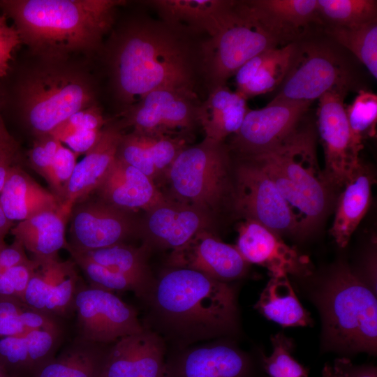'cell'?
<instances>
[{"label": "cell", "mask_w": 377, "mask_h": 377, "mask_svg": "<svg viewBox=\"0 0 377 377\" xmlns=\"http://www.w3.org/2000/svg\"><path fill=\"white\" fill-rule=\"evenodd\" d=\"M192 35L161 20L139 18L112 36L108 64L116 96L125 108L156 89L196 94L197 82L202 79L201 43H193Z\"/></svg>", "instance_id": "1"}, {"label": "cell", "mask_w": 377, "mask_h": 377, "mask_svg": "<svg viewBox=\"0 0 377 377\" xmlns=\"http://www.w3.org/2000/svg\"><path fill=\"white\" fill-rule=\"evenodd\" d=\"M144 302L148 306L144 327L175 350L228 334L237 325L232 287L189 269H167Z\"/></svg>", "instance_id": "2"}, {"label": "cell", "mask_w": 377, "mask_h": 377, "mask_svg": "<svg viewBox=\"0 0 377 377\" xmlns=\"http://www.w3.org/2000/svg\"><path fill=\"white\" fill-rule=\"evenodd\" d=\"M121 0H3L22 42L36 54L59 61L73 52L99 47Z\"/></svg>", "instance_id": "3"}, {"label": "cell", "mask_w": 377, "mask_h": 377, "mask_svg": "<svg viewBox=\"0 0 377 377\" xmlns=\"http://www.w3.org/2000/svg\"><path fill=\"white\" fill-rule=\"evenodd\" d=\"M157 186L166 199L198 209L216 226L224 213L235 214L234 163L224 142L205 137L187 145Z\"/></svg>", "instance_id": "4"}, {"label": "cell", "mask_w": 377, "mask_h": 377, "mask_svg": "<svg viewBox=\"0 0 377 377\" xmlns=\"http://www.w3.org/2000/svg\"><path fill=\"white\" fill-rule=\"evenodd\" d=\"M252 157L261 163L288 203L298 233L316 228L328 209L332 186L319 168L312 128L299 124L274 149Z\"/></svg>", "instance_id": "5"}, {"label": "cell", "mask_w": 377, "mask_h": 377, "mask_svg": "<svg viewBox=\"0 0 377 377\" xmlns=\"http://www.w3.org/2000/svg\"><path fill=\"white\" fill-rule=\"evenodd\" d=\"M325 332L335 348L375 354L377 300L371 289L350 270L338 269L322 296Z\"/></svg>", "instance_id": "6"}, {"label": "cell", "mask_w": 377, "mask_h": 377, "mask_svg": "<svg viewBox=\"0 0 377 377\" xmlns=\"http://www.w3.org/2000/svg\"><path fill=\"white\" fill-rule=\"evenodd\" d=\"M91 82L80 71L53 66L38 69L22 82L20 104L35 135L50 133L76 112L94 104Z\"/></svg>", "instance_id": "7"}, {"label": "cell", "mask_w": 377, "mask_h": 377, "mask_svg": "<svg viewBox=\"0 0 377 377\" xmlns=\"http://www.w3.org/2000/svg\"><path fill=\"white\" fill-rule=\"evenodd\" d=\"M281 46L235 1L232 16L212 37L201 43L202 77L208 91L226 86L227 80L248 60Z\"/></svg>", "instance_id": "8"}, {"label": "cell", "mask_w": 377, "mask_h": 377, "mask_svg": "<svg viewBox=\"0 0 377 377\" xmlns=\"http://www.w3.org/2000/svg\"><path fill=\"white\" fill-rule=\"evenodd\" d=\"M234 170L235 214L257 222L279 235L298 233L288 203L257 159L239 157Z\"/></svg>", "instance_id": "9"}, {"label": "cell", "mask_w": 377, "mask_h": 377, "mask_svg": "<svg viewBox=\"0 0 377 377\" xmlns=\"http://www.w3.org/2000/svg\"><path fill=\"white\" fill-rule=\"evenodd\" d=\"M200 103L195 93L156 89L125 108L117 122L123 129L131 127L132 131L140 133L179 136L190 140L200 126Z\"/></svg>", "instance_id": "10"}, {"label": "cell", "mask_w": 377, "mask_h": 377, "mask_svg": "<svg viewBox=\"0 0 377 377\" xmlns=\"http://www.w3.org/2000/svg\"><path fill=\"white\" fill-rule=\"evenodd\" d=\"M67 251H87L140 237L141 219L135 212L113 206L94 194L71 208Z\"/></svg>", "instance_id": "11"}, {"label": "cell", "mask_w": 377, "mask_h": 377, "mask_svg": "<svg viewBox=\"0 0 377 377\" xmlns=\"http://www.w3.org/2000/svg\"><path fill=\"white\" fill-rule=\"evenodd\" d=\"M77 337L89 342L112 345L143 330L136 310L114 293L91 287L84 281L74 301Z\"/></svg>", "instance_id": "12"}, {"label": "cell", "mask_w": 377, "mask_h": 377, "mask_svg": "<svg viewBox=\"0 0 377 377\" xmlns=\"http://www.w3.org/2000/svg\"><path fill=\"white\" fill-rule=\"evenodd\" d=\"M348 84L347 69L330 47L298 44L290 70L274 98L311 103L327 91L348 87Z\"/></svg>", "instance_id": "13"}, {"label": "cell", "mask_w": 377, "mask_h": 377, "mask_svg": "<svg viewBox=\"0 0 377 377\" xmlns=\"http://www.w3.org/2000/svg\"><path fill=\"white\" fill-rule=\"evenodd\" d=\"M348 87L334 88L318 99V129L323 147L324 175L331 186L343 187L360 166V151L349 128L344 99Z\"/></svg>", "instance_id": "14"}, {"label": "cell", "mask_w": 377, "mask_h": 377, "mask_svg": "<svg viewBox=\"0 0 377 377\" xmlns=\"http://www.w3.org/2000/svg\"><path fill=\"white\" fill-rule=\"evenodd\" d=\"M310 104L274 98L262 108L249 109L239 129L232 135L230 151L239 157L270 151L299 126Z\"/></svg>", "instance_id": "15"}, {"label": "cell", "mask_w": 377, "mask_h": 377, "mask_svg": "<svg viewBox=\"0 0 377 377\" xmlns=\"http://www.w3.org/2000/svg\"><path fill=\"white\" fill-rule=\"evenodd\" d=\"M33 274L24 294L23 302L54 318L68 317L75 312L77 290L83 282L73 259L59 256L32 258Z\"/></svg>", "instance_id": "16"}, {"label": "cell", "mask_w": 377, "mask_h": 377, "mask_svg": "<svg viewBox=\"0 0 377 377\" xmlns=\"http://www.w3.org/2000/svg\"><path fill=\"white\" fill-rule=\"evenodd\" d=\"M252 360L237 347L209 342L176 349L165 362L163 377H256Z\"/></svg>", "instance_id": "17"}, {"label": "cell", "mask_w": 377, "mask_h": 377, "mask_svg": "<svg viewBox=\"0 0 377 377\" xmlns=\"http://www.w3.org/2000/svg\"><path fill=\"white\" fill-rule=\"evenodd\" d=\"M214 232L202 230L172 250L166 260L168 267L195 270L226 283L242 277L249 263L235 246L223 242Z\"/></svg>", "instance_id": "18"}, {"label": "cell", "mask_w": 377, "mask_h": 377, "mask_svg": "<svg viewBox=\"0 0 377 377\" xmlns=\"http://www.w3.org/2000/svg\"><path fill=\"white\" fill-rule=\"evenodd\" d=\"M215 224L204 213L168 199L145 212L140 221V237L152 250L179 248L198 232L214 231Z\"/></svg>", "instance_id": "19"}, {"label": "cell", "mask_w": 377, "mask_h": 377, "mask_svg": "<svg viewBox=\"0 0 377 377\" xmlns=\"http://www.w3.org/2000/svg\"><path fill=\"white\" fill-rule=\"evenodd\" d=\"M237 248L248 263L265 267L271 277L311 273L306 256L300 254L283 242L279 235L251 220L244 219L238 226Z\"/></svg>", "instance_id": "20"}, {"label": "cell", "mask_w": 377, "mask_h": 377, "mask_svg": "<svg viewBox=\"0 0 377 377\" xmlns=\"http://www.w3.org/2000/svg\"><path fill=\"white\" fill-rule=\"evenodd\" d=\"M165 358L163 339L144 327L110 346L100 377H163Z\"/></svg>", "instance_id": "21"}, {"label": "cell", "mask_w": 377, "mask_h": 377, "mask_svg": "<svg viewBox=\"0 0 377 377\" xmlns=\"http://www.w3.org/2000/svg\"><path fill=\"white\" fill-rule=\"evenodd\" d=\"M245 11L281 45L297 43L311 23L323 24L317 0L239 1Z\"/></svg>", "instance_id": "22"}, {"label": "cell", "mask_w": 377, "mask_h": 377, "mask_svg": "<svg viewBox=\"0 0 377 377\" xmlns=\"http://www.w3.org/2000/svg\"><path fill=\"white\" fill-rule=\"evenodd\" d=\"M91 194L113 206L133 212H145L165 199L151 179L117 156Z\"/></svg>", "instance_id": "23"}, {"label": "cell", "mask_w": 377, "mask_h": 377, "mask_svg": "<svg viewBox=\"0 0 377 377\" xmlns=\"http://www.w3.org/2000/svg\"><path fill=\"white\" fill-rule=\"evenodd\" d=\"M188 141L179 136L132 131L122 135L117 157L143 172L158 186Z\"/></svg>", "instance_id": "24"}, {"label": "cell", "mask_w": 377, "mask_h": 377, "mask_svg": "<svg viewBox=\"0 0 377 377\" xmlns=\"http://www.w3.org/2000/svg\"><path fill=\"white\" fill-rule=\"evenodd\" d=\"M124 135L119 123L108 122L96 144L76 164L69 181L63 208L71 213L73 205L91 195L99 186L112 164Z\"/></svg>", "instance_id": "25"}, {"label": "cell", "mask_w": 377, "mask_h": 377, "mask_svg": "<svg viewBox=\"0 0 377 377\" xmlns=\"http://www.w3.org/2000/svg\"><path fill=\"white\" fill-rule=\"evenodd\" d=\"M63 337L64 330L59 328L0 338V362L14 377H32L56 355Z\"/></svg>", "instance_id": "26"}, {"label": "cell", "mask_w": 377, "mask_h": 377, "mask_svg": "<svg viewBox=\"0 0 377 377\" xmlns=\"http://www.w3.org/2000/svg\"><path fill=\"white\" fill-rule=\"evenodd\" d=\"M161 20L186 29L193 34L212 37L226 24L235 10V1L154 0L147 1Z\"/></svg>", "instance_id": "27"}, {"label": "cell", "mask_w": 377, "mask_h": 377, "mask_svg": "<svg viewBox=\"0 0 377 377\" xmlns=\"http://www.w3.org/2000/svg\"><path fill=\"white\" fill-rule=\"evenodd\" d=\"M61 206L57 198L34 181L15 164L10 170L0 192V207L13 222Z\"/></svg>", "instance_id": "28"}, {"label": "cell", "mask_w": 377, "mask_h": 377, "mask_svg": "<svg viewBox=\"0 0 377 377\" xmlns=\"http://www.w3.org/2000/svg\"><path fill=\"white\" fill-rule=\"evenodd\" d=\"M69 216L70 213L61 206L17 222L10 232L32 258L58 256L60 249L68 246L65 231Z\"/></svg>", "instance_id": "29"}, {"label": "cell", "mask_w": 377, "mask_h": 377, "mask_svg": "<svg viewBox=\"0 0 377 377\" xmlns=\"http://www.w3.org/2000/svg\"><path fill=\"white\" fill-rule=\"evenodd\" d=\"M374 182L369 170L362 163L343 186L330 235L339 246H346L370 205Z\"/></svg>", "instance_id": "30"}, {"label": "cell", "mask_w": 377, "mask_h": 377, "mask_svg": "<svg viewBox=\"0 0 377 377\" xmlns=\"http://www.w3.org/2000/svg\"><path fill=\"white\" fill-rule=\"evenodd\" d=\"M246 98L226 86L208 91L198 109L200 126L205 137L223 142L239 129L249 108Z\"/></svg>", "instance_id": "31"}, {"label": "cell", "mask_w": 377, "mask_h": 377, "mask_svg": "<svg viewBox=\"0 0 377 377\" xmlns=\"http://www.w3.org/2000/svg\"><path fill=\"white\" fill-rule=\"evenodd\" d=\"M151 249L142 242L139 246L127 243L87 251L74 252L83 258L134 281L144 293V301L151 290L156 279L148 265Z\"/></svg>", "instance_id": "32"}, {"label": "cell", "mask_w": 377, "mask_h": 377, "mask_svg": "<svg viewBox=\"0 0 377 377\" xmlns=\"http://www.w3.org/2000/svg\"><path fill=\"white\" fill-rule=\"evenodd\" d=\"M111 345L75 339L32 377H100Z\"/></svg>", "instance_id": "33"}, {"label": "cell", "mask_w": 377, "mask_h": 377, "mask_svg": "<svg viewBox=\"0 0 377 377\" xmlns=\"http://www.w3.org/2000/svg\"><path fill=\"white\" fill-rule=\"evenodd\" d=\"M255 308L266 318L283 327L306 326L312 322L287 276L272 277Z\"/></svg>", "instance_id": "34"}, {"label": "cell", "mask_w": 377, "mask_h": 377, "mask_svg": "<svg viewBox=\"0 0 377 377\" xmlns=\"http://www.w3.org/2000/svg\"><path fill=\"white\" fill-rule=\"evenodd\" d=\"M59 328L62 327L58 318L39 312L20 300L0 296V338Z\"/></svg>", "instance_id": "35"}, {"label": "cell", "mask_w": 377, "mask_h": 377, "mask_svg": "<svg viewBox=\"0 0 377 377\" xmlns=\"http://www.w3.org/2000/svg\"><path fill=\"white\" fill-rule=\"evenodd\" d=\"M297 45L291 43L267 50L256 73L239 94L247 99L279 87L290 70Z\"/></svg>", "instance_id": "36"}, {"label": "cell", "mask_w": 377, "mask_h": 377, "mask_svg": "<svg viewBox=\"0 0 377 377\" xmlns=\"http://www.w3.org/2000/svg\"><path fill=\"white\" fill-rule=\"evenodd\" d=\"M325 32L348 50L377 78V20L348 26H327Z\"/></svg>", "instance_id": "37"}, {"label": "cell", "mask_w": 377, "mask_h": 377, "mask_svg": "<svg viewBox=\"0 0 377 377\" xmlns=\"http://www.w3.org/2000/svg\"><path fill=\"white\" fill-rule=\"evenodd\" d=\"M318 13L327 26H348L377 20L376 0H317Z\"/></svg>", "instance_id": "38"}, {"label": "cell", "mask_w": 377, "mask_h": 377, "mask_svg": "<svg viewBox=\"0 0 377 377\" xmlns=\"http://www.w3.org/2000/svg\"><path fill=\"white\" fill-rule=\"evenodd\" d=\"M346 112L353 142L361 151L363 141L376 135V94L369 91H360L353 103L346 108Z\"/></svg>", "instance_id": "39"}, {"label": "cell", "mask_w": 377, "mask_h": 377, "mask_svg": "<svg viewBox=\"0 0 377 377\" xmlns=\"http://www.w3.org/2000/svg\"><path fill=\"white\" fill-rule=\"evenodd\" d=\"M77 266L83 272L89 286L112 293L131 291L142 300L144 293L140 287L132 279L93 263L82 256L69 252Z\"/></svg>", "instance_id": "40"}, {"label": "cell", "mask_w": 377, "mask_h": 377, "mask_svg": "<svg viewBox=\"0 0 377 377\" xmlns=\"http://www.w3.org/2000/svg\"><path fill=\"white\" fill-rule=\"evenodd\" d=\"M273 351L262 360L263 367L269 377H308V372L291 355V340L282 333L271 339Z\"/></svg>", "instance_id": "41"}, {"label": "cell", "mask_w": 377, "mask_h": 377, "mask_svg": "<svg viewBox=\"0 0 377 377\" xmlns=\"http://www.w3.org/2000/svg\"><path fill=\"white\" fill-rule=\"evenodd\" d=\"M77 154L65 147L61 143L59 147L50 168L47 182L52 193L62 205L67 187L75 170Z\"/></svg>", "instance_id": "42"}, {"label": "cell", "mask_w": 377, "mask_h": 377, "mask_svg": "<svg viewBox=\"0 0 377 377\" xmlns=\"http://www.w3.org/2000/svg\"><path fill=\"white\" fill-rule=\"evenodd\" d=\"M108 121L96 105L82 109L56 127L50 134L61 140L71 133L87 130H101Z\"/></svg>", "instance_id": "43"}, {"label": "cell", "mask_w": 377, "mask_h": 377, "mask_svg": "<svg viewBox=\"0 0 377 377\" xmlns=\"http://www.w3.org/2000/svg\"><path fill=\"white\" fill-rule=\"evenodd\" d=\"M34 261L13 266L0 272V296L10 297L23 302V297L33 274Z\"/></svg>", "instance_id": "44"}, {"label": "cell", "mask_w": 377, "mask_h": 377, "mask_svg": "<svg viewBox=\"0 0 377 377\" xmlns=\"http://www.w3.org/2000/svg\"><path fill=\"white\" fill-rule=\"evenodd\" d=\"M61 142L54 136L45 134L36 136L28 152L30 166L47 180L53 158Z\"/></svg>", "instance_id": "45"}, {"label": "cell", "mask_w": 377, "mask_h": 377, "mask_svg": "<svg viewBox=\"0 0 377 377\" xmlns=\"http://www.w3.org/2000/svg\"><path fill=\"white\" fill-rule=\"evenodd\" d=\"M22 39L15 26L10 25L4 15H0V77L7 75L13 52Z\"/></svg>", "instance_id": "46"}, {"label": "cell", "mask_w": 377, "mask_h": 377, "mask_svg": "<svg viewBox=\"0 0 377 377\" xmlns=\"http://www.w3.org/2000/svg\"><path fill=\"white\" fill-rule=\"evenodd\" d=\"M102 130H87L74 132L64 138L61 142L66 144L75 154H85L98 142Z\"/></svg>", "instance_id": "47"}, {"label": "cell", "mask_w": 377, "mask_h": 377, "mask_svg": "<svg viewBox=\"0 0 377 377\" xmlns=\"http://www.w3.org/2000/svg\"><path fill=\"white\" fill-rule=\"evenodd\" d=\"M332 369L334 377H377L375 367L355 365L346 357L336 359Z\"/></svg>", "instance_id": "48"}, {"label": "cell", "mask_w": 377, "mask_h": 377, "mask_svg": "<svg viewBox=\"0 0 377 377\" xmlns=\"http://www.w3.org/2000/svg\"><path fill=\"white\" fill-rule=\"evenodd\" d=\"M30 259L23 246L14 239L12 244H6L0 246V272Z\"/></svg>", "instance_id": "49"}, {"label": "cell", "mask_w": 377, "mask_h": 377, "mask_svg": "<svg viewBox=\"0 0 377 377\" xmlns=\"http://www.w3.org/2000/svg\"><path fill=\"white\" fill-rule=\"evenodd\" d=\"M17 153L0 149V192L10 168L17 164Z\"/></svg>", "instance_id": "50"}, {"label": "cell", "mask_w": 377, "mask_h": 377, "mask_svg": "<svg viewBox=\"0 0 377 377\" xmlns=\"http://www.w3.org/2000/svg\"><path fill=\"white\" fill-rule=\"evenodd\" d=\"M18 145L15 139L9 134L0 117V149L18 152Z\"/></svg>", "instance_id": "51"}, {"label": "cell", "mask_w": 377, "mask_h": 377, "mask_svg": "<svg viewBox=\"0 0 377 377\" xmlns=\"http://www.w3.org/2000/svg\"><path fill=\"white\" fill-rule=\"evenodd\" d=\"M14 226L15 223L6 216L0 207V246L6 244L5 237Z\"/></svg>", "instance_id": "52"}, {"label": "cell", "mask_w": 377, "mask_h": 377, "mask_svg": "<svg viewBox=\"0 0 377 377\" xmlns=\"http://www.w3.org/2000/svg\"><path fill=\"white\" fill-rule=\"evenodd\" d=\"M322 377H334L332 372V365L328 364L325 365L322 371Z\"/></svg>", "instance_id": "53"}, {"label": "cell", "mask_w": 377, "mask_h": 377, "mask_svg": "<svg viewBox=\"0 0 377 377\" xmlns=\"http://www.w3.org/2000/svg\"><path fill=\"white\" fill-rule=\"evenodd\" d=\"M0 377H14L10 375L0 362Z\"/></svg>", "instance_id": "54"}]
</instances>
